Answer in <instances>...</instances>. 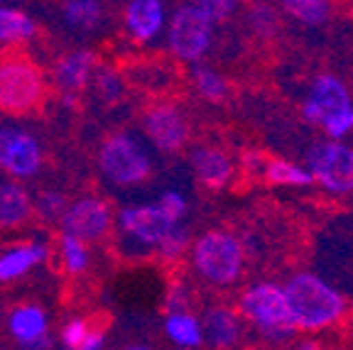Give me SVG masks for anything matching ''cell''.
<instances>
[{
    "instance_id": "obj_30",
    "label": "cell",
    "mask_w": 353,
    "mask_h": 350,
    "mask_svg": "<svg viewBox=\"0 0 353 350\" xmlns=\"http://www.w3.org/2000/svg\"><path fill=\"white\" fill-rule=\"evenodd\" d=\"M69 196L59 189H44L37 196H32V216H37L44 223H59L61 214H64Z\"/></svg>"
},
{
    "instance_id": "obj_2",
    "label": "cell",
    "mask_w": 353,
    "mask_h": 350,
    "mask_svg": "<svg viewBox=\"0 0 353 350\" xmlns=\"http://www.w3.org/2000/svg\"><path fill=\"white\" fill-rule=\"evenodd\" d=\"M192 269L201 282L211 287H233L245 267V247L243 240L228 230H206L194 238L189 245Z\"/></svg>"
},
{
    "instance_id": "obj_4",
    "label": "cell",
    "mask_w": 353,
    "mask_h": 350,
    "mask_svg": "<svg viewBox=\"0 0 353 350\" xmlns=\"http://www.w3.org/2000/svg\"><path fill=\"white\" fill-rule=\"evenodd\" d=\"M47 81L39 64L25 52L8 50L0 54V110L28 115L44 103Z\"/></svg>"
},
{
    "instance_id": "obj_1",
    "label": "cell",
    "mask_w": 353,
    "mask_h": 350,
    "mask_svg": "<svg viewBox=\"0 0 353 350\" xmlns=\"http://www.w3.org/2000/svg\"><path fill=\"white\" fill-rule=\"evenodd\" d=\"M282 289H285L287 307H290L297 331L319 333V331L336 326L346 316L348 304L343 294L314 272L292 274L282 285Z\"/></svg>"
},
{
    "instance_id": "obj_22",
    "label": "cell",
    "mask_w": 353,
    "mask_h": 350,
    "mask_svg": "<svg viewBox=\"0 0 353 350\" xmlns=\"http://www.w3.org/2000/svg\"><path fill=\"white\" fill-rule=\"evenodd\" d=\"M37 37V22L25 10L10 6H0V44L15 47Z\"/></svg>"
},
{
    "instance_id": "obj_13",
    "label": "cell",
    "mask_w": 353,
    "mask_h": 350,
    "mask_svg": "<svg viewBox=\"0 0 353 350\" xmlns=\"http://www.w3.org/2000/svg\"><path fill=\"white\" fill-rule=\"evenodd\" d=\"M99 56L94 50H69L52 64V86L59 91V96H81L91 83Z\"/></svg>"
},
{
    "instance_id": "obj_27",
    "label": "cell",
    "mask_w": 353,
    "mask_h": 350,
    "mask_svg": "<svg viewBox=\"0 0 353 350\" xmlns=\"http://www.w3.org/2000/svg\"><path fill=\"white\" fill-rule=\"evenodd\" d=\"M280 8L304 28H319L331 15L329 0H280Z\"/></svg>"
},
{
    "instance_id": "obj_6",
    "label": "cell",
    "mask_w": 353,
    "mask_h": 350,
    "mask_svg": "<svg viewBox=\"0 0 353 350\" xmlns=\"http://www.w3.org/2000/svg\"><path fill=\"white\" fill-rule=\"evenodd\" d=\"M214 25L209 15L199 10L192 0L179 6L165 25L167 50L182 64H194L201 61L209 54L211 44H214Z\"/></svg>"
},
{
    "instance_id": "obj_25",
    "label": "cell",
    "mask_w": 353,
    "mask_h": 350,
    "mask_svg": "<svg viewBox=\"0 0 353 350\" xmlns=\"http://www.w3.org/2000/svg\"><path fill=\"white\" fill-rule=\"evenodd\" d=\"M263 176L272 186H292V189H307L314 184V176L307 167L294 165L290 159H268Z\"/></svg>"
},
{
    "instance_id": "obj_9",
    "label": "cell",
    "mask_w": 353,
    "mask_h": 350,
    "mask_svg": "<svg viewBox=\"0 0 353 350\" xmlns=\"http://www.w3.org/2000/svg\"><path fill=\"white\" fill-rule=\"evenodd\" d=\"M174 223L176 220H172L165 214V208L157 201H152V203H130V206H123L116 214L113 228L121 233V238L125 243L138 245L140 250H154V245L165 238V233Z\"/></svg>"
},
{
    "instance_id": "obj_21",
    "label": "cell",
    "mask_w": 353,
    "mask_h": 350,
    "mask_svg": "<svg viewBox=\"0 0 353 350\" xmlns=\"http://www.w3.org/2000/svg\"><path fill=\"white\" fill-rule=\"evenodd\" d=\"M61 20L66 28L79 34L94 32L103 22V3L101 0H64L61 3Z\"/></svg>"
},
{
    "instance_id": "obj_20",
    "label": "cell",
    "mask_w": 353,
    "mask_h": 350,
    "mask_svg": "<svg viewBox=\"0 0 353 350\" xmlns=\"http://www.w3.org/2000/svg\"><path fill=\"white\" fill-rule=\"evenodd\" d=\"M167 340L176 348H199L204 345V331H201V318L194 316L189 309H176L167 311L162 323Z\"/></svg>"
},
{
    "instance_id": "obj_29",
    "label": "cell",
    "mask_w": 353,
    "mask_h": 350,
    "mask_svg": "<svg viewBox=\"0 0 353 350\" xmlns=\"http://www.w3.org/2000/svg\"><path fill=\"white\" fill-rule=\"evenodd\" d=\"M255 6L248 10V25L258 37H275L280 30V10L270 0H253Z\"/></svg>"
},
{
    "instance_id": "obj_38",
    "label": "cell",
    "mask_w": 353,
    "mask_h": 350,
    "mask_svg": "<svg viewBox=\"0 0 353 350\" xmlns=\"http://www.w3.org/2000/svg\"><path fill=\"white\" fill-rule=\"evenodd\" d=\"M299 348H304V350H316V348H319V343H299Z\"/></svg>"
},
{
    "instance_id": "obj_16",
    "label": "cell",
    "mask_w": 353,
    "mask_h": 350,
    "mask_svg": "<svg viewBox=\"0 0 353 350\" xmlns=\"http://www.w3.org/2000/svg\"><path fill=\"white\" fill-rule=\"evenodd\" d=\"M189 167H192L194 176L201 186L211 189V192H221L226 189L233 179V159L228 157L223 150L209 147V145H199L189 154Z\"/></svg>"
},
{
    "instance_id": "obj_12",
    "label": "cell",
    "mask_w": 353,
    "mask_h": 350,
    "mask_svg": "<svg viewBox=\"0 0 353 350\" xmlns=\"http://www.w3.org/2000/svg\"><path fill=\"white\" fill-rule=\"evenodd\" d=\"M351 103V91L341 79L334 76V74H319L307 91V99L302 103V115L304 121L312 123V125L324 127L334 115L346 110Z\"/></svg>"
},
{
    "instance_id": "obj_37",
    "label": "cell",
    "mask_w": 353,
    "mask_h": 350,
    "mask_svg": "<svg viewBox=\"0 0 353 350\" xmlns=\"http://www.w3.org/2000/svg\"><path fill=\"white\" fill-rule=\"evenodd\" d=\"M105 331L103 329H99V326H91L88 329V333H86V338H83V345H81V350H101L105 345Z\"/></svg>"
},
{
    "instance_id": "obj_15",
    "label": "cell",
    "mask_w": 353,
    "mask_h": 350,
    "mask_svg": "<svg viewBox=\"0 0 353 350\" xmlns=\"http://www.w3.org/2000/svg\"><path fill=\"white\" fill-rule=\"evenodd\" d=\"M8 333L17 345L30 350L52 348L50 318L47 311L37 304H20L8 313Z\"/></svg>"
},
{
    "instance_id": "obj_26",
    "label": "cell",
    "mask_w": 353,
    "mask_h": 350,
    "mask_svg": "<svg viewBox=\"0 0 353 350\" xmlns=\"http://www.w3.org/2000/svg\"><path fill=\"white\" fill-rule=\"evenodd\" d=\"M59 260L66 274L79 277L91 267V243L72 236V233H61L59 236Z\"/></svg>"
},
{
    "instance_id": "obj_5",
    "label": "cell",
    "mask_w": 353,
    "mask_h": 350,
    "mask_svg": "<svg viewBox=\"0 0 353 350\" xmlns=\"http://www.w3.org/2000/svg\"><path fill=\"white\" fill-rule=\"evenodd\" d=\"M96 165L105 184L118 189L140 186L152 174L150 150L132 132H113L105 137L96 154Z\"/></svg>"
},
{
    "instance_id": "obj_31",
    "label": "cell",
    "mask_w": 353,
    "mask_h": 350,
    "mask_svg": "<svg viewBox=\"0 0 353 350\" xmlns=\"http://www.w3.org/2000/svg\"><path fill=\"white\" fill-rule=\"evenodd\" d=\"M157 203L165 208V214L170 216L172 220H176V223L187 218V214H189L187 196H184L182 192H176V189H167V192H162L160 198H157Z\"/></svg>"
},
{
    "instance_id": "obj_19",
    "label": "cell",
    "mask_w": 353,
    "mask_h": 350,
    "mask_svg": "<svg viewBox=\"0 0 353 350\" xmlns=\"http://www.w3.org/2000/svg\"><path fill=\"white\" fill-rule=\"evenodd\" d=\"M32 218V194L17 179L0 181V230L22 228Z\"/></svg>"
},
{
    "instance_id": "obj_33",
    "label": "cell",
    "mask_w": 353,
    "mask_h": 350,
    "mask_svg": "<svg viewBox=\"0 0 353 350\" xmlns=\"http://www.w3.org/2000/svg\"><path fill=\"white\" fill-rule=\"evenodd\" d=\"M192 3L204 12V15H209L214 22H223L236 12L241 0H192Z\"/></svg>"
},
{
    "instance_id": "obj_8",
    "label": "cell",
    "mask_w": 353,
    "mask_h": 350,
    "mask_svg": "<svg viewBox=\"0 0 353 350\" xmlns=\"http://www.w3.org/2000/svg\"><path fill=\"white\" fill-rule=\"evenodd\" d=\"M44 147L39 137L20 125H0V172L10 179H34L42 172Z\"/></svg>"
},
{
    "instance_id": "obj_3",
    "label": "cell",
    "mask_w": 353,
    "mask_h": 350,
    "mask_svg": "<svg viewBox=\"0 0 353 350\" xmlns=\"http://www.w3.org/2000/svg\"><path fill=\"white\" fill-rule=\"evenodd\" d=\"M238 313L243 323L253 326L255 333L268 343H287L297 333L292 313L287 307L285 289L275 282H258L243 289L238 299Z\"/></svg>"
},
{
    "instance_id": "obj_24",
    "label": "cell",
    "mask_w": 353,
    "mask_h": 350,
    "mask_svg": "<svg viewBox=\"0 0 353 350\" xmlns=\"http://www.w3.org/2000/svg\"><path fill=\"white\" fill-rule=\"evenodd\" d=\"M189 76H192L194 91H196L204 101H209V103L219 105L228 99V81L216 72L214 66L204 64V59L194 61Z\"/></svg>"
},
{
    "instance_id": "obj_10",
    "label": "cell",
    "mask_w": 353,
    "mask_h": 350,
    "mask_svg": "<svg viewBox=\"0 0 353 350\" xmlns=\"http://www.w3.org/2000/svg\"><path fill=\"white\" fill-rule=\"evenodd\" d=\"M116 214L105 198L101 196H79L66 203L59 218L61 233H72L86 243H101L110 236Z\"/></svg>"
},
{
    "instance_id": "obj_11",
    "label": "cell",
    "mask_w": 353,
    "mask_h": 350,
    "mask_svg": "<svg viewBox=\"0 0 353 350\" xmlns=\"http://www.w3.org/2000/svg\"><path fill=\"white\" fill-rule=\"evenodd\" d=\"M143 135L157 152H179L192 137V125L182 108L174 103H154L143 115Z\"/></svg>"
},
{
    "instance_id": "obj_7",
    "label": "cell",
    "mask_w": 353,
    "mask_h": 350,
    "mask_svg": "<svg viewBox=\"0 0 353 350\" xmlns=\"http://www.w3.org/2000/svg\"><path fill=\"white\" fill-rule=\"evenodd\" d=\"M307 169L324 192L334 196L353 194V147L341 140H321L307 152Z\"/></svg>"
},
{
    "instance_id": "obj_28",
    "label": "cell",
    "mask_w": 353,
    "mask_h": 350,
    "mask_svg": "<svg viewBox=\"0 0 353 350\" xmlns=\"http://www.w3.org/2000/svg\"><path fill=\"white\" fill-rule=\"evenodd\" d=\"M189 245H192V233L182 220V223H174L167 230L165 238L154 245V252L162 262H179L189 252Z\"/></svg>"
},
{
    "instance_id": "obj_35",
    "label": "cell",
    "mask_w": 353,
    "mask_h": 350,
    "mask_svg": "<svg viewBox=\"0 0 353 350\" xmlns=\"http://www.w3.org/2000/svg\"><path fill=\"white\" fill-rule=\"evenodd\" d=\"M192 304V291L184 282H176L167 291V311H176V309H189Z\"/></svg>"
},
{
    "instance_id": "obj_14",
    "label": "cell",
    "mask_w": 353,
    "mask_h": 350,
    "mask_svg": "<svg viewBox=\"0 0 353 350\" xmlns=\"http://www.w3.org/2000/svg\"><path fill=\"white\" fill-rule=\"evenodd\" d=\"M165 0H128L123 10V28L138 44H150L165 32L167 25Z\"/></svg>"
},
{
    "instance_id": "obj_18",
    "label": "cell",
    "mask_w": 353,
    "mask_h": 350,
    "mask_svg": "<svg viewBox=\"0 0 353 350\" xmlns=\"http://www.w3.org/2000/svg\"><path fill=\"white\" fill-rule=\"evenodd\" d=\"M47 260H50V247L44 245V243L30 240L8 247V250L0 252V285L17 282L20 277L37 269Z\"/></svg>"
},
{
    "instance_id": "obj_32",
    "label": "cell",
    "mask_w": 353,
    "mask_h": 350,
    "mask_svg": "<svg viewBox=\"0 0 353 350\" xmlns=\"http://www.w3.org/2000/svg\"><path fill=\"white\" fill-rule=\"evenodd\" d=\"M88 329H91V323L83 321V318H69V321L61 326V336H59L61 345L69 350H81Z\"/></svg>"
},
{
    "instance_id": "obj_36",
    "label": "cell",
    "mask_w": 353,
    "mask_h": 350,
    "mask_svg": "<svg viewBox=\"0 0 353 350\" xmlns=\"http://www.w3.org/2000/svg\"><path fill=\"white\" fill-rule=\"evenodd\" d=\"M265 154L260 152V150H245V152L241 154V167L248 174H263V169H265Z\"/></svg>"
},
{
    "instance_id": "obj_34",
    "label": "cell",
    "mask_w": 353,
    "mask_h": 350,
    "mask_svg": "<svg viewBox=\"0 0 353 350\" xmlns=\"http://www.w3.org/2000/svg\"><path fill=\"white\" fill-rule=\"evenodd\" d=\"M321 130H324L326 137H331V140H343V137L351 135L353 132V103L348 105L346 110H341L339 115H334Z\"/></svg>"
},
{
    "instance_id": "obj_23",
    "label": "cell",
    "mask_w": 353,
    "mask_h": 350,
    "mask_svg": "<svg viewBox=\"0 0 353 350\" xmlns=\"http://www.w3.org/2000/svg\"><path fill=\"white\" fill-rule=\"evenodd\" d=\"M88 88H91L94 99L99 101L101 105H116V103H121L123 96H125L128 83H125V76L118 72L116 66L99 64L94 76H91Z\"/></svg>"
},
{
    "instance_id": "obj_17",
    "label": "cell",
    "mask_w": 353,
    "mask_h": 350,
    "mask_svg": "<svg viewBox=\"0 0 353 350\" xmlns=\"http://www.w3.org/2000/svg\"><path fill=\"white\" fill-rule=\"evenodd\" d=\"M201 331L211 348H236L243 340V318L228 307H209L201 316Z\"/></svg>"
}]
</instances>
